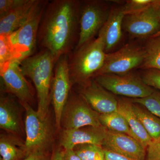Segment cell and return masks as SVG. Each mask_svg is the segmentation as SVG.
I'll return each mask as SVG.
<instances>
[{
    "mask_svg": "<svg viewBox=\"0 0 160 160\" xmlns=\"http://www.w3.org/2000/svg\"><path fill=\"white\" fill-rule=\"evenodd\" d=\"M80 4L76 0H54L49 2L44 10L37 46L49 52L56 63L62 56L70 54L77 44Z\"/></svg>",
    "mask_w": 160,
    "mask_h": 160,
    "instance_id": "1",
    "label": "cell"
},
{
    "mask_svg": "<svg viewBox=\"0 0 160 160\" xmlns=\"http://www.w3.org/2000/svg\"><path fill=\"white\" fill-rule=\"evenodd\" d=\"M55 64L54 58L46 49H42L20 64L23 75L34 83L37 94V111L43 117L48 114Z\"/></svg>",
    "mask_w": 160,
    "mask_h": 160,
    "instance_id": "2",
    "label": "cell"
},
{
    "mask_svg": "<svg viewBox=\"0 0 160 160\" xmlns=\"http://www.w3.org/2000/svg\"><path fill=\"white\" fill-rule=\"evenodd\" d=\"M106 52L102 38L98 36L69 55V69L72 84L86 82L95 77L104 65Z\"/></svg>",
    "mask_w": 160,
    "mask_h": 160,
    "instance_id": "3",
    "label": "cell"
},
{
    "mask_svg": "<svg viewBox=\"0 0 160 160\" xmlns=\"http://www.w3.org/2000/svg\"><path fill=\"white\" fill-rule=\"evenodd\" d=\"M46 0H36L27 19L17 30L9 36L14 52V62L20 64L35 54L38 31L46 6Z\"/></svg>",
    "mask_w": 160,
    "mask_h": 160,
    "instance_id": "4",
    "label": "cell"
},
{
    "mask_svg": "<svg viewBox=\"0 0 160 160\" xmlns=\"http://www.w3.org/2000/svg\"><path fill=\"white\" fill-rule=\"evenodd\" d=\"M106 6L98 1L80 4L78 40L74 49L86 45L99 33L109 16Z\"/></svg>",
    "mask_w": 160,
    "mask_h": 160,
    "instance_id": "5",
    "label": "cell"
},
{
    "mask_svg": "<svg viewBox=\"0 0 160 160\" xmlns=\"http://www.w3.org/2000/svg\"><path fill=\"white\" fill-rule=\"evenodd\" d=\"M26 112L25 147L28 154L37 150H46L51 142L52 133L48 117L41 116L29 103L22 104Z\"/></svg>",
    "mask_w": 160,
    "mask_h": 160,
    "instance_id": "6",
    "label": "cell"
},
{
    "mask_svg": "<svg viewBox=\"0 0 160 160\" xmlns=\"http://www.w3.org/2000/svg\"><path fill=\"white\" fill-rule=\"evenodd\" d=\"M94 80L109 92L132 99L146 97L154 90L146 85L142 78L128 73L99 75L96 76Z\"/></svg>",
    "mask_w": 160,
    "mask_h": 160,
    "instance_id": "7",
    "label": "cell"
},
{
    "mask_svg": "<svg viewBox=\"0 0 160 160\" xmlns=\"http://www.w3.org/2000/svg\"><path fill=\"white\" fill-rule=\"evenodd\" d=\"M145 57L144 48L127 44L115 52L106 53L104 65L97 76L127 74L142 65Z\"/></svg>",
    "mask_w": 160,
    "mask_h": 160,
    "instance_id": "8",
    "label": "cell"
},
{
    "mask_svg": "<svg viewBox=\"0 0 160 160\" xmlns=\"http://www.w3.org/2000/svg\"><path fill=\"white\" fill-rule=\"evenodd\" d=\"M123 26L132 37H152L160 30V0H154L139 12L125 16Z\"/></svg>",
    "mask_w": 160,
    "mask_h": 160,
    "instance_id": "9",
    "label": "cell"
},
{
    "mask_svg": "<svg viewBox=\"0 0 160 160\" xmlns=\"http://www.w3.org/2000/svg\"><path fill=\"white\" fill-rule=\"evenodd\" d=\"M100 114L93 110L83 98L72 95L64 107L61 125L65 129H78L86 126H102Z\"/></svg>",
    "mask_w": 160,
    "mask_h": 160,
    "instance_id": "10",
    "label": "cell"
},
{
    "mask_svg": "<svg viewBox=\"0 0 160 160\" xmlns=\"http://www.w3.org/2000/svg\"><path fill=\"white\" fill-rule=\"evenodd\" d=\"M72 85L69 73V55H65L56 63L50 93L54 108L56 126L58 129L61 127L62 113L69 99Z\"/></svg>",
    "mask_w": 160,
    "mask_h": 160,
    "instance_id": "11",
    "label": "cell"
},
{
    "mask_svg": "<svg viewBox=\"0 0 160 160\" xmlns=\"http://www.w3.org/2000/svg\"><path fill=\"white\" fill-rule=\"evenodd\" d=\"M80 95L92 109L99 114L118 111V101L95 80H90L82 84Z\"/></svg>",
    "mask_w": 160,
    "mask_h": 160,
    "instance_id": "12",
    "label": "cell"
},
{
    "mask_svg": "<svg viewBox=\"0 0 160 160\" xmlns=\"http://www.w3.org/2000/svg\"><path fill=\"white\" fill-rule=\"evenodd\" d=\"M0 75L5 89L14 95L22 104L30 103L33 91L20 69V64L12 62L0 70Z\"/></svg>",
    "mask_w": 160,
    "mask_h": 160,
    "instance_id": "13",
    "label": "cell"
},
{
    "mask_svg": "<svg viewBox=\"0 0 160 160\" xmlns=\"http://www.w3.org/2000/svg\"><path fill=\"white\" fill-rule=\"evenodd\" d=\"M108 149L135 160H146V149L134 138L107 129L103 146Z\"/></svg>",
    "mask_w": 160,
    "mask_h": 160,
    "instance_id": "14",
    "label": "cell"
},
{
    "mask_svg": "<svg viewBox=\"0 0 160 160\" xmlns=\"http://www.w3.org/2000/svg\"><path fill=\"white\" fill-rule=\"evenodd\" d=\"M107 129L100 127L86 126L78 129H64L60 142L65 149H73L82 144H91L102 146Z\"/></svg>",
    "mask_w": 160,
    "mask_h": 160,
    "instance_id": "15",
    "label": "cell"
},
{
    "mask_svg": "<svg viewBox=\"0 0 160 160\" xmlns=\"http://www.w3.org/2000/svg\"><path fill=\"white\" fill-rule=\"evenodd\" d=\"M125 16L122 8L112 9L99 32L98 35L102 38L106 53L114 49L121 41Z\"/></svg>",
    "mask_w": 160,
    "mask_h": 160,
    "instance_id": "16",
    "label": "cell"
},
{
    "mask_svg": "<svg viewBox=\"0 0 160 160\" xmlns=\"http://www.w3.org/2000/svg\"><path fill=\"white\" fill-rule=\"evenodd\" d=\"M0 127L13 134H20L22 132V123L18 106L9 96L1 95Z\"/></svg>",
    "mask_w": 160,
    "mask_h": 160,
    "instance_id": "17",
    "label": "cell"
},
{
    "mask_svg": "<svg viewBox=\"0 0 160 160\" xmlns=\"http://www.w3.org/2000/svg\"><path fill=\"white\" fill-rule=\"evenodd\" d=\"M36 0H28L0 18V35L9 36L17 30L27 19Z\"/></svg>",
    "mask_w": 160,
    "mask_h": 160,
    "instance_id": "18",
    "label": "cell"
},
{
    "mask_svg": "<svg viewBox=\"0 0 160 160\" xmlns=\"http://www.w3.org/2000/svg\"><path fill=\"white\" fill-rule=\"evenodd\" d=\"M118 101V112L126 118L136 139L147 149L152 140L133 111L132 102L122 99Z\"/></svg>",
    "mask_w": 160,
    "mask_h": 160,
    "instance_id": "19",
    "label": "cell"
},
{
    "mask_svg": "<svg viewBox=\"0 0 160 160\" xmlns=\"http://www.w3.org/2000/svg\"><path fill=\"white\" fill-rule=\"evenodd\" d=\"M1 160H22L28 155L25 144L10 135L2 134L0 138Z\"/></svg>",
    "mask_w": 160,
    "mask_h": 160,
    "instance_id": "20",
    "label": "cell"
},
{
    "mask_svg": "<svg viewBox=\"0 0 160 160\" xmlns=\"http://www.w3.org/2000/svg\"><path fill=\"white\" fill-rule=\"evenodd\" d=\"M132 109L152 141L160 140V118L144 107L132 102Z\"/></svg>",
    "mask_w": 160,
    "mask_h": 160,
    "instance_id": "21",
    "label": "cell"
},
{
    "mask_svg": "<svg viewBox=\"0 0 160 160\" xmlns=\"http://www.w3.org/2000/svg\"><path fill=\"white\" fill-rule=\"evenodd\" d=\"M99 119L102 126L108 130L128 135L136 139L126 118L118 112L100 114Z\"/></svg>",
    "mask_w": 160,
    "mask_h": 160,
    "instance_id": "22",
    "label": "cell"
},
{
    "mask_svg": "<svg viewBox=\"0 0 160 160\" xmlns=\"http://www.w3.org/2000/svg\"><path fill=\"white\" fill-rule=\"evenodd\" d=\"M144 49L145 59L141 68L160 71V36L150 38Z\"/></svg>",
    "mask_w": 160,
    "mask_h": 160,
    "instance_id": "23",
    "label": "cell"
},
{
    "mask_svg": "<svg viewBox=\"0 0 160 160\" xmlns=\"http://www.w3.org/2000/svg\"><path fill=\"white\" fill-rule=\"evenodd\" d=\"M81 160H105L104 149L94 144L77 145L73 149Z\"/></svg>",
    "mask_w": 160,
    "mask_h": 160,
    "instance_id": "24",
    "label": "cell"
},
{
    "mask_svg": "<svg viewBox=\"0 0 160 160\" xmlns=\"http://www.w3.org/2000/svg\"><path fill=\"white\" fill-rule=\"evenodd\" d=\"M132 102L141 105L160 118V91L154 89L152 94L142 98L132 99Z\"/></svg>",
    "mask_w": 160,
    "mask_h": 160,
    "instance_id": "25",
    "label": "cell"
},
{
    "mask_svg": "<svg viewBox=\"0 0 160 160\" xmlns=\"http://www.w3.org/2000/svg\"><path fill=\"white\" fill-rule=\"evenodd\" d=\"M14 52L9 36L0 35V70L14 62Z\"/></svg>",
    "mask_w": 160,
    "mask_h": 160,
    "instance_id": "26",
    "label": "cell"
},
{
    "mask_svg": "<svg viewBox=\"0 0 160 160\" xmlns=\"http://www.w3.org/2000/svg\"><path fill=\"white\" fill-rule=\"evenodd\" d=\"M154 0H129L126 2L122 10L126 15L135 14L144 10Z\"/></svg>",
    "mask_w": 160,
    "mask_h": 160,
    "instance_id": "27",
    "label": "cell"
},
{
    "mask_svg": "<svg viewBox=\"0 0 160 160\" xmlns=\"http://www.w3.org/2000/svg\"><path fill=\"white\" fill-rule=\"evenodd\" d=\"M142 80L146 85L160 91V71L155 69H146Z\"/></svg>",
    "mask_w": 160,
    "mask_h": 160,
    "instance_id": "28",
    "label": "cell"
},
{
    "mask_svg": "<svg viewBox=\"0 0 160 160\" xmlns=\"http://www.w3.org/2000/svg\"><path fill=\"white\" fill-rule=\"evenodd\" d=\"M28 0H0V18L22 6Z\"/></svg>",
    "mask_w": 160,
    "mask_h": 160,
    "instance_id": "29",
    "label": "cell"
},
{
    "mask_svg": "<svg viewBox=\"0 0 160 160\" xmlns=\"http://www.w3.org/2000/svg\"><path fill=\"white\" fill-rule=\"evenodd\" d=\"M146 160H160V140L152 141L148 146Z\"/></svg>",
    "mask_w": 160,
    "mask_h": 160,
    "instance_id": "30",
    "label": "cell"
},
{
    "mask_svg": "<svg viewBox=\"0 0 160 160\" xmlns=\"http://www.w3.org/2000/svg\"><path fill=\"white\" fill-rule=\"evenodd\" d=\"M50 158L46 150H37L29 153L22 160H50Z\"/></svg>",
    "mask_w": 160,
    "mask_h": 160,
    "instance_id": "31",
    "label": "cell"
},
{
    "mask_svg": "<svg viewBox=\"0 0 160 160\" xmlns=\"http://www.w3.org/2000/svg\"><path fill=\"white\" fill-rule=\"evenodd\" d=\"M105 160H135L111 150L104 149Z\"/></svg>",
    "mask_w": 160,
    "mask_h": 160,
    "instance_id": "32",
    "label": "cell"
},
{
    "mask_svg": "<svg viewBox=\"0 0 160 160\" xmlns=\"http://www.w3.org/2000/svg\"><path fill=\"white\" fill-rule=\"evenodd\" d=\"M63 160H81L73 149H65Z\"/></svg>",
    "mask_w": 160,
    "mask_h": 160,
    "instance_id": "33",
    "label": "cell"
},
{
    "mask_svg": "<svg viewBox=\"0 0 160 160\" xmlns=\"http://www.w3.org/2000/svg\"><path fill=\"white\" fill-rule=\"evenodd\" d=\"M64 150L58 149L53 152L50 160H63Z\"/></svg>",
    "mask_w": 160,
    "mask_h": 160,
    "instance_id": "34",
    "label": "cell"
},
{
    "mask_svg": "<svg viewBox=\"0 0 160 160\" xmlns=\"http://www.w3.org/2000/svg\"><path fill=\"white\" fill-rule=\"evenodd\" d=\"M159 36H160V30L157 33V34L154 35L153 36H152V37H156Z\"/></svg>",
    "mask_w": 160,
    "mask_h": 160,
    "instance_id": "35",
    "label": "cell"
}]
</instances>
